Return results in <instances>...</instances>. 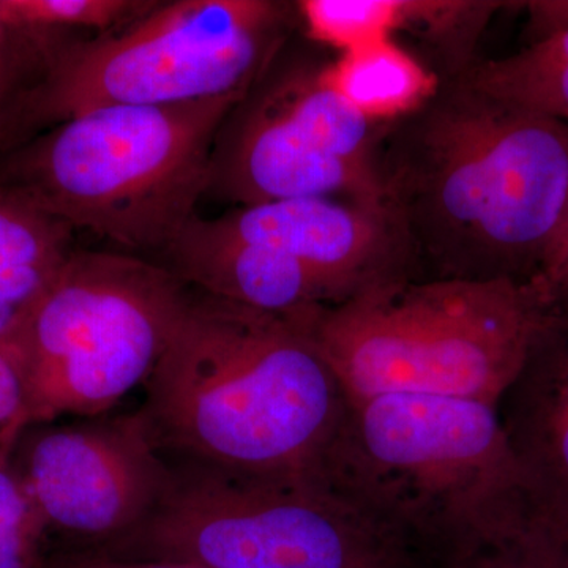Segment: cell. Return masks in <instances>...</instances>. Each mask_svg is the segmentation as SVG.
<instances>
[{
  "label": "cell",
  "instance_id": "8992f818",
  "mask_svg": "<svg viewBox=\"0 0 568 568\" xmlns=\"http://www.w3.org/2000/svg\"><path fill=\"white\" fill-rule=\"evenodd\" d=\"M301 24L295 2H156L123 28L43 48L39 81L18 93L6 136L102 106H166L244 97Z\"/></svg>",
  "mask_w": 568,
  "mask_h": 568
},
{
  "label": "cell",
  "instance_id": "6da1fadb",
  "mask_svg": "<svg viewBox=\"0 0 568 568\" xmlns=\"http://www.w3.org/2000/svg\"><path fill=\"white\" fill-rule=\"evenodd\" d=\"M381 186L414 280L530 283L568 194V123L455 78L379 142Z\"/></svg>",
  "mask_w": 568,
  "mask_h": 568
},
{
  "label": "cell",
  "instance_id": "e0dca14e",
  "mask_svg": "<svg viewBox=\"0 0 568 568\" xmlns=\"http://www.w3.org/2000/svg\"><path fill=\"white\" fill-rule=\"evenodd\" d=\"M11 443L0 448V568H41L47 529L21 476L9 466Z\"/></svg>",
  "mask_w": 568,
  "mask_h": 568
},
{
  "label": "cell",
  "instance_id": "9c48e42d",
  "mask_svg": "<svg viewBox=\"0 0 568 568\" xmlns=\"http://www.w3.org/2000/svg\"><path fill=\"white\" fill-rule=\"evenodd\" d=\"M327 61L283 48L216 133L209 196L235 207L298 197L386 207L377 166L386 126L325 82Z\"/></svg>",
  "mask_w": 568,
  "mask_h": 568
},
{
  "label": "cell",
  "instance_id": "5bb4252c",
  "mask_svg": "<svg viewBox=\"0 0 568 568\" xmlns=\"http://www.w3.org/2000/svg\"><path fill=\"white\" fill-rule=\"evenodd\" d=\"M510 2L496 0H392V33L416 37L425 63L440 80H455L476 65L481 36Z\"/></svg>",
  "mask_w": 568,
  "mask_h": 568
},
{
  "label": "cell",
  "instance_id": "44dd1931",
  "mask_svg": "<svg viewBox=\"0 0 568 568\" xmlns=\"http://www.w3.org/2000/svg\"><path fill=\"white\" fill-rule=\"evenodd\" d=\"M541 301L551 312L568 313V260L552 274L538 276Z\"/></svg>",
  "mask_w": 568,
  "mask_h": 568
},
{
  "label": "cell",
  "instance_id": "d6986e66",
  "mask_svg": "<svg viewBox=\"0 0 568 568\" xmlns=\"http://www.w3.org/2000/svg\"><path fill=\"white\" fill-rule=\"evenodd\" d=\"M26 387L20 362L9 343H0V448L28 424Z\"/></svg>",
  "mask_w": 568,
  "mask_h": 568
},
{
  "label": "cell",
  "instance_id": "8fae6325",
  "mask_svg": "<svg viewBox=\"0 0 568 568\" xmlns=\"http://www.w3.org/2000/svg\"><path fill=\"white\" fill-rule=\"evenodd\" d=\"M22 484L67 548L100 549L140 528L173 480L141 410L41 433Z\"/></svg>",
  "mask_w": 568,
  "mask_h": 568
},
{
  "label": "cell",
  "instance_id": "5b68a950",
  "mask_svg": "<svg viewBox=\"0 0 568 568\" xmlns=\"http://www.w3.org/2000/svg\"><path fill=\"white\" fill-rule=\"evenodd\" d=\"M544 315L536 282L395 278L345 304L291 316L347 402L405 394L497 406Z\"/></svg>",
  "mask_w": 568,
  "mask_h": 568
},
{
  "label": "cell",
  "instance_id": "603a6c76",
  "mask_svg": "<svg viewBox=\"0 0 568 568\" xmlns=\"http://www.w3.org/2000/svg\"><path fill=\"white\" fill-rule=\"evenodd\" d=\"M567 560H568V552H567Z\"/></svg>",
  "mask_w": 568,
  "mask_h": 568
},
{
  "label": "cell",
  "instance_id": "52a82bcc",
  "mask_svg": "<svg viewBox=\"0 0 568 568\" xmlns=\"http://www.w3.org/2000/svg\"><path fill=\"white\" fill-rule=\"evenodd\" d=\"M97 551L204 568H429L327 485L185 465L140 528Z\"/></svg>",
  "mask_w": 568,
  "mask_h": 568
},
{
  "label": "cell",
  "instance_id": "277c9868",
  "mask_svg": "<svg viewBox=\"0 0 568 568\" xmlns=\"http://www.w3.org/2000/svg\"><path fill=\"white\" fill-rule=\"evenodd\" d=\"M244 97L81 112L7 153L0 183L73 230L164 252L197 215L216 133Z\"/></svg>",
  "mask_w": 568,
  "mask_h": 568
},
{
  "label": "cell",
  "instance_id": "ac0fdd59",
  "mask_svg": "<svg viewBox=\"0 0 568 568\" xmlns=\"http://www.w3.org/2000/svg\"><path fill=\"white\" fill-rule=\"evenodd\" d=\"M447 568H568V560L551 534L538 529L529 536L485 549Z\"/></svg>",
  "mask_w": 568,
  "mask_h": 568
},
{
  "label": "cell",
  "instance_id": "2e32d148",
  "mask_svg": "<svg viewBox=\"0 0 568 568\" xmlns=\"http://www.w3.org/2000/svg\"><path fill=\"white\" fill-rule=\"evenodd\" d=\"M153 0H0V21L26 33L123 28L155 6Z\"/></svg>",
  "mask_w": 568,
  "mask_h": 568
},
{
  "label": "cell",
  "instance_id": "30bf717a",
  "mask_svg": "<svg viewBox=\"0 0 568 568\" xmlns=\"http://www.w3.org/2000/svg\"><path fill=\"white\" fill-rule=\"evenodd\" d=\"M200 223L227 245L242 301L275 315L332 308L377 283L413 278L386 207L298 197L241 205Z\"/></svg>",
  "mask_w": 568,
  "mask_h": 568
},
{
  "label": "cell",
  "instance_id": "7402d4cb",
  "mask_svg": "<svg viewBox=\"0 0 568 568\" xmlns=\"http://www.w3.org/2000/svg\"><path fill=\"white\" fill-rule=\"evenodd\" d=\"M568 260V194L567 204L564 209L562 220H560L558 233L555 235L551 246H549L547 265H545V275L558 271L560 265Z\"/></svg>",
  "mask_w": 568,
  "mask_h": 568
},
{
  "label": "cell",
  "instance_id": "7c38bea8",
  "mask_svg": "<svg viewBox=\"0 0 568 568\" xmlns=\"http://www.w3.org/2000/svg\"><path fill=\"white\" fill-rule=\"evenodd\" d=\"M73 227L0 183V343H10L67 263Z\"/></svg>",
  "mask_w": 568,
  "mask_h": 568
},
{
  "label": "cell",
  "instance_id": "ffe728a7",
  "mask_svg": "<svg viewBox=\"0 0 568 568\" xmlns=\"http://www.w3.org/2000/svg\"><path fill=\"white\" fill-rule=\"evenodd\" d=\"M41 568H204L182 562L160 560H126L104 555L97 549L63 548L47 556Z\"/></svg>",
  "mask_w": 568,
  "mask_h": 568
},
{
  "label": "cell",
  "instance_id": "9a60e30c",
  "mask_svg": "<svg viewBox=\"0 0 568 568\" xmlns=\"http://www.w3.org/2000/svg\"><path fill=\"white\" fill-rule=\"evenodd\" d=\"M459 78L497 99L568 123V62L540 65L510 54L480 59Z\"/></svg>",
  "mask_w": 568,
  "mask_h": 568
},
{
  "label": "cell",
  "instance_id": "4fadbf2b",
  "mask_svg": "<svg viewBox=\"0 0 568 568\" xmlns=\"http://www.w3.org/2000/svg\"><path fill=\"white\" fill-rule=\"evenodd\" d=\"M324 80L375 125L402 121L440 88L439 77L398 40L377 41L328 59Z\"/></svg>",
  "mask_w": 568,
  "mask_h": 568
},
{
  "label": "cell",
  "instance_id": "ba28073f",
  "mask_svg": "<svg viewBox=\"0 0 568 568\" xmlns=\"http://www.w3.org/2000/svg\"><path fill=\"white\" fill-rule=\"evenodd\" d=\"M189 293L166 265L73 250L9 343L28 422L100 416L148 383Z\"/></svg>",
  "mask_w": 568,
  "mask_h": 568
},
{
  "label": "cell",
  "instance_id": "3957f363",
  "mask_svg": "<svg viewBox=\"0 0 568 568\" xmlns=\"http://www.w3.org/2000/svg\"><path fill=\"white\" fill-rule=\"evenodd\" d=\"M324 484L429 568L551 521L497 406L474 399L399 394L347 402Z\"/></svg>",
  "mask_w": 568,
  "mask_h": 568
},
{
  "label": "cell",
  "instance_id": "7a4b0ae2",
  "mask_svg": "<svg viewBox=\"0 0 568 568\" xmlns=\"http://www.w3.org/2000/svg\"><path fill=\"white\" fill-rule=\"evenodd\" d=\"M145 386L140 410L171 465L325 485L347 402L293 316L190 287Z\"/></svg>",
  "mask_w": 568,
  "mask_h": 568
}]
</instances>
